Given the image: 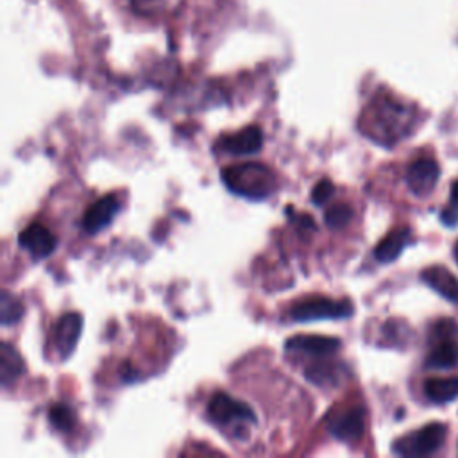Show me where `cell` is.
Segmentation results:
<instances>
[{
	"label": "cell",
	"instance_id": "obj_25",
	"mask_svg": "<svg viewBox=\"0 0 458 458\" xmlns=\"http://www.w3.org/2000/svg\"><path fill=\"white\" fill-rule=\"evenodd\" d=\"M440 220H442V224H445L449 227H454L458 224V209L449 204L447 208H444L440 211Z\"/></svg>",
	"mask_w": 458,
	"mask_h": 458
},
{
	"label": "cell",
	"instance_id": "obj_7",
	"mask_svg": "<svg viewBox=\"0 0 458 458\" xmlns=\"http://www.w3.org/2000/svg\"><path fill=\"white\" fill-rule=\"evenodd\" d=\"M122 208V200L118 199L116 193H107L102 195L100 199H97L86 211L82 216V229L88 234H95L98 231H102L104 227H107L113 218L116 216V213Z\"/></svg>",
	"mask_w": 458,
	"mask_h": 458
},
{
	"label": "cell",
	"instance_id": "obj_5",
	"mask_svg": "<svg viewBox=\"0 0 458 458\" xmlns=\"http://www.w3.org/2000/svg\"><path fill=\"white\" fill-rule=\"evenodd\" d=\"M354 311V306L342 299H329V297H308L297 301L290 308V317L297 322H310V320H322V318H347Z\"/></svg>",
	"mask_w": 458,
	"mask_h": 458
},
{
	"label": "cell",
	"instance_id": "obj_9",
	"mask_svg": "<svg viewBox=\"0 0 458 458\" xmlns=\"http://www.w3.org/2000/svg\"><path fill=\"white\" fill-rule=\"evenodd\" d=\"M82 333V317L77 311H70L59 317L54 327V347L59 360H66L79 342Z\"/></svg>",
	"mask_w": 458,
	"mask_h": 458
},
{
	"label": "cell",
	"instance_id": "obj_19",
	"mask_svg": "<svg viewBox=\"0 0 458 458\" xmlns=\"http://www.w3.org/2000/svg\"><path fill=\"white\" fill-rule=\"evenodd\" d=\"M23 315V304L18 297H14L9 290H2L0 293V322L2 326H11L18 322Z\"/></svg>",
	"mask_w": 458,
	"mask_h": 458
},
{
	"label": "cell",
	"instance_id": "obj_14",
	"mask_svg": "<svg viewBox=\"0 0 458 458\" xmlns=\"http://www.w3.org/2000/svg\"><path fill=\"white\" fill-rule=\"evenodd\" d=\"M25 370L21 354L9 342L0 345V383L4 388H9Z\"/></svg>",
	"mask_w": 458,
	"mask_h": 458
},
{
	"label": "cell",
	"instance_id": "obj_11",
	"mask_svg": "<svg viewBox=\"0 0 458 458\" xmlns=\"http://www.w3.org/2000/svg\"><path fill=\"white\" fill-rule=\"evenodd\" d=\"M18 245L25 249L32 258L41 259L55 250L57 238L48 227L34 222L18 234Z\"/></svg>",
	"mask_w": 458,
	"mask_h": 458
},
{
	"label": "cell",
	"instance_id": "obj_20",
	"mask_svg": "<svg viewBox=\"0 0 458 458\" xmlns=\"http://www.w3.org/2000/svg\"><path fill=\"white\" fill-rule=\"evenodd\" d=\"M75 420H77V417H75L73 410L66 404L57 403V404H52L48 410V422L57 431H63V433L72 431V428L75 426Z\"/></svg>",
	"mask_w": 458,
	"mask_h": 458
},
{
	"label": "cell",
	"instance_id": "obj_8",
	"mask_svg": "<svg viewBox=\"0 0 458 458\" xmlns=\"http://www.w3.org/2000/svg\"><path fill=\"white\" fill-rule=\"evenodd\" d=\"M329 433L340 440L352 444L361 438L363 429H365V410L361 406L349 408L342 413H336L329 419Z\"/></svg>",
	"mask_w": 458,
	"mask_h": 458
},
{
	"label": "cell",
	"instance_id": "obj_16",
	"mask_svg": "<svg viewBox=\"0 0 458 458\" xmlns=\"http://www.w3.org/2000/svg\"><path fill=\"white\" fill-rule=\"evenodd\" d=\"M329 358H320L304 369V377L318 386H335L340 381V367L327 361Z\"/></svg>",
	"mask_w": 458,
	"mask_h": 458
},
{
	"label": "cell",
	"instance_id": "obj_13",
	"mask_svg": "<svg viewBox=\"0 0 458 458\" xmlns=\"http://www.w3.org/2000/svg\"><path fill=\"white\" fill-rule=\"evenodd\" d=\"M422 281L438 292L447 301L458 304V279L442 265H433L422 270Z\"/></svg>",
	"mask_w": 458,
	"mask_h": 458
},
{
	"label": "cell",
	"instance_id": "obj_22",
	"mask_svg": "<svg viewBox=\"0 0 458 458\" xmlns=\"http://www.w3.org/2000/svg\"><path fill=\"white\" fill-rule=\"evenodd\" d=\"M458 336V324L451 318H442L438 322L433 324L431 327V342H447V340H454Z\"/></svg>",
	"mask_w": 458,
	"mask_h": 458
},
{
	"label": "cell",
	"instance_id": "obj_12",
	"mask_svg": "<svg viewBox=\"0 0 458 458\" xmlns=\"http://www.w3.org/2000/svg\"><path fill=\"white\" fill-rule=\"evenodd\" d=\"M263 145V131L258 125H247L238 132L227 134L218 141V148L233 156L256 154Z\"/></svg>",
	"mask_w": 458,
	"mask_h": 458
},
{
	"label": "cell",
	"instance_id": "obj_3",
	"mask_svg": "<svg viewBox=\"0 0 458 458\" xmlns=\"http://www.w3.org/2000/svg\"><path fill=\"white\" fill-rule=\"evenodd\" d=\"M208 415L216 426L229 428L236 437H242V428L258 422L254 410L247 403L234 399L227 392L213 394L208 403Z\"/></svg>",
	"mask_w": 458,
	"mask_h": 458
},
{
	"label": "cell",
	"instance_id": "obj_23",
	"mask_svg": "<svg viewBox=\"0 0 458 458\" xmlns=\"http://www.w3.org/2000/svg\"><path fill=\"white\" fill-rule=\"evenodd\" d=\"M333 193H335L333 182L329 179H320L311 191V202L315 206H322L326 200H329V197H333Z\"/></svg>",
	"mask_w": 458,
	"mask_h": 458
},
{
	"label": "cell",
	"instance_id": "obj_10",
	"mask_svg": "<svg viewBox=\"0 0 458 458\" xmlns=\"http://www.w3.org/2000/svg\"><path fill=\"white\" fill-rule=\"evenodd\" d=\"M440 177V166L435 159L420 157L413 161L406 170V184L411 193L417 197H424L433 191L437 181Z\"/></svg>",
	"mask_w": 458,
	"mask_h": 458
},
{
	"label": "cell",
	"instance_id": "obj_15",
	"mask_svg": "<svg viewBox=\"0 0 458 458\" xmlns=\"http://www.w3.org/2000/svg\"><path fill=\"white\" fill-rule=\"evenodd\" d=\"M410 238V231L408 229H395L392 233H388L374 249V258L379 263H390L394 259H397V256L403 252V249L406 247Z\"/></svg>",
	"mask_w": 458,
	"mask_h": 458
},
{
	"label": "cell",
	"instance_id": "obj_4",
	"mask_svg": "<svg viewBox=\"0 0 458 458\" xmlns=\"http://www.w3.org/2000/svg\"><path fill=\"white\" fill-rule=\"evenodd\" d=\"M447 428L442 422H429L413 433L397 438L392 451L401 456H428L438 451L445 440Z\"/></svg>",
	"mask_w": 458,
	"mask_h": 458
},
{
	"label": "cell",
	"instance_id": "obj_26",
	"mask_svg": "<svg viewBox=\"0 0 458 458\" xmlns=\"http://www.w3.org/2000/svg\"><path fill=\"white\" fill-rule=\"evenodd\" d=\"M449 200H451V206L458 209V179L453 182L451 186V195H449Z\"/></svg>",
	"mask_w": 458,
	"mask_h": 458
},
{
	"label": "cell",
	"instance_id": "obj_27",
	"mask_svg": "<svg viewBox=\"0 0 458 458\" xmlns=\"http://www.w3.org/2000/svg\"><path fill=\"white\" fill-rule=\"evenodd\" d=\"M454 258H456V261H458V242H456V245H454Z\"/></svg>",
	"mask_w": 458,
	"mask_h": 458
},
{
	"label": "cell",
	"instance_id": "obj_21",
	"mask_svg": "<svg viewBox=\"0 0 458 458\" xmlns=\"http://www.w3.org/2000/svg\"><path fill=\"white\" fill-rule=\"evenodd\" d=\"M352 208L349 204H335L326 211V225L331 229H342L352 220Z\"/></svg>",
	"mask_w": 458,
	"mask_h": 458
},
{
	"label": "cell",
	"instance_id": "obj_17",
	"mask_svg": "<svg viewBox=\"0 0 458 458\" xmlns=\"http://www.w3.org/2000/svg\"><path fill=\"white\" fill-rule=\"evenodd\" d=\"M424 394L433 403H447L458 397V376L429 377L424 381Z\"/></svg>",
	"mask_w": 458,
	"mask_h": 458
},
{
	"label": "cell",
	"instance_id": "obj_2",
	"mask_svg": "<svg viewBox=\"0 0 458 458\" xmlns=\"http://www.w3.org/2000/svg\"><path fill=\"white\" fill-rule=\"evenodd\" d=\"M220 177L229 191L250 200H263L270 197L277 184L274 172L254 161L225 166L222 168Z\"/></svg>",
	"mask_w": 458,
	"mask_h": 458
},
{
	"label": "cell",
	"instance_id": "obj_6",
	"mask_svg": "<svg viewBox=\"0 0 458 458\" xmlns=\"http://www.w3.org/2000/svg\"><path fill=\"white\" fill-rule=\"evenodd\" d=\"M342 347L340 338L322 335H295L284 342V351L292 354H302L310 360L329 358Z\"/></svg>",
	"mask_w": 458,
	"mask_h": 458
},
{
	"label": "cell",
	"instance_id": "obj_1",
	"mask_svg": "<svg viewBox=\"0 0 458 458\" xmlns=\"http://www.w3.org/2000/svg\"><path fill=\"white\" fill-rule=\"evenodd\" d=\"M411 120L413 114L404 104L392 98H377L367 109L361 131L379 143H394L410 131Z\"/></svg>",
	"mask_w": 458,
	"mask_h": 458
},
{
	"label": "cell",
	"instance_id": "obj_18",
	"mask_svg": "<svg viewBox=\"0 0 458 458\" xmlns=\"http://www.w3.org/2000/svg\"><path fill=\"white\" fill-rule=\"evenodd\" d=\"M428 367L431 369H451L458 363V344L456 340L440 342L433 347L426 360Z\"/></svg>",
	"mask_w": 458,
	"mask_h": 458
},
{
	"label": "cell",
	"instance_id": "obj_24",
	"mask_svg": "<svg viewBox=\"0 0 458 458\" xmlns=\"http://www.w3.org/2000/svg\"><path fill=\"white\" fill-rule=\"evenodd\" d=\"M132 7L136 13L140 14H145V16H150L154 14L159 7H163L165 0H131Z\"/></svg>",
	"mask_w": 458,
	"mask_h": 458
}]
</instances>
